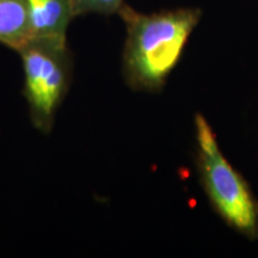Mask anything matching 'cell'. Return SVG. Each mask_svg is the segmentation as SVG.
<instances>
[{
	"mask_svg": "<svg viewBox=\"0 0 258 258\" xmlns=\"http://www.w3.org/2000/svg\"><path fill=\"white\" fill-rule=\"evenodd\" d=\"M118 15L127 29L125 82L135 91H159L180 60L201 11L178 9L145 15L124 4Z\"/></svg>",
	"mask_w": 258,
	"mask_h": 258,
	"instance_id": "obj_1",
	"label": "cell"
},
{
	"mask_svg": "<svg viewBox=\"0 0 258 258\" xmlns=\"http://www.w3.org/2000/svg\"><path fill=\"white\" fill-rule=\"evenodd\" d=\"M16 51L23 64V93L31 122L47 134L72 82L73 59L67 38L30 37Z\"/></svg>",
	"mask_w": 258,
	"mask_h": 258,
	"instance_id": "obj_2",
	"label": "cell"
},
{
	"mask_svg": "<svg viewBox=\"0 0 258 258\" xmlns=\"http://www.w3.org/2000/svg\"><path fill=\"white\" fill-rule=\"evenodd\" d=\"M202 183L213 207L231 227L250 239L258 238V201L245 179L222 153H200Z\"/></svg>",
	"mask_w": 258,
	"mask_h": 258,
	"instance_id": "obj_3",
	"label": "cell"
},
{
	"mask_svg": "<svg viewBox=\"0 0 258 258\" xmlns=\"http://www.w3.org/2000/svg\"><path fill=\"white\" fill-rule=\"evenodd\" d=\"M31 37L67 38V28L76 17L72 0H25Z\"/></svg>",
	"mask_w": 258,
	"mask_h": 258,
	"instance_id": "obj_4",
	"label": "cell"
},
{
	"mask_svg": "<svg viewBox=\"0 0 258 258\" xmlns=\"http://www.w3.org/2000/svg\"><path fill=\"white\" fill-rule=\"evenodd\" d=\"M30 37L25 0H0V44L17 50Z\"/></svg>",
	"mask_w": 258,
	"mask_h": 258,
	"instance_id": "obj_5",
	"label": "cell"
},
{
	"mask_svg": "<svg viewBox=\"0 0 258 258\" xmlns=\"http://www.w3.org/2000/svg\"><path fill=\"white\" fill-rule=\"evenodd\" d=\"M74 15H114L124 6V0H72Z\"/></svg>",
	"mask_w": 258,
	"mask_h": 258,
	"instance_id": "obj_6",
	"label": "cell"
},
{
	"mask_svg": "<svg viewBox=\"0 0 258 258\" xmlns=\"http://www.w3.org/2000/svg\"><path fill=\"white\" fill-rule=\"evenodd\" d=\"M196 134H198V141L201 154H214L219 152V146L213 135V132L207 121L203 118V116L198 115L195 120Z\"/></svg>",
	"mask_w": 258,
	"mask_h": 258,
	"instance_id": "obj_7",
	"label": "cell"
}]
</instances>
